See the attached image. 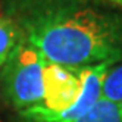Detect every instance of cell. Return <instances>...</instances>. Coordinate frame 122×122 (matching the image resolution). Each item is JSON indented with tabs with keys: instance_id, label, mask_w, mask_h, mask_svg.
Instances as JSON below:
<instances>
[{
	"instance_id": "obj_1",
	"label": "cell",
	"mask_w": 122,
	"mask_h": 122,
	"mask_svg": "<svg viewBox=\"0 0 122 122\" xmlns=\"http://www.w3.org/2000/svg\"><path fill=\"white\" fill-rule=\"evenodd\" d=\"M28 44L50 63L81 68L122 60V16L55 5L25 21Z\"/></svg>"
},
{
	"instance_id": "obj_2",
	"label": "cell",
	"mask_w": 122,
	"mask_h": 122,
	"mask_svg": "<svg viewBox=\"0 0 122 122\" xmlns=\"http://www.w3.org/2000/svg\"><path fill=\"white\" fill-rule=\"evenodd\" d=\"M109 68L107 63L72 68L47 62L43 100L24 109V118L30 122H76L102 99Z\"/></svg>"
},
{
	"instance_id": "obj_3",
	"label": "cell",
	"mask_w": 122,
	"mask_h": 122,
	"mask_svg": "<svg viewBox=\"0 0 122 122\" xmlns=\"http://www.w3.org/2000/svg\"><path fill=\"white\" fill-rule=\"evenodd\" d=\"M47 60L31 44L19 41L3 65V85L7 97L19 109L38 104L44 96L43 74Z\"/></svg>"
},
{
	"instance_id": "obj_4",
	"label": "cell",
	"mask_w": 122,
	"mask_h": 122,
	"mask_svg": "<svg viewBox=\"0 0 122 122\" xmlns=\"http://www.w3.org/2000/svg\"><path fill=\"white\" fill-rule=\"evenodd\" d=\"M76 122H122V102L100 99Z\"/></svg>"
},
{
	"instance_id": "obj_5",
	"label": "cell",
	"mask_w": 122,
	"mask_h": 122,
	"mask_svg": "<svg viewBox=\"0 0 122 122\" xmlns=\"http://www.w3.org/2000/svg\"><path fill=\"white\" fill-rule=\"evenodd\" d=\"M19 44V30L16 25L6 19L0 18V66L6 63L15 47Z\"/></svg>"
},
{
	"instance_id": "obj_6",
	"label": "cell",
	"mask_w": 122,
	"mask_h": 122,
	"mask_svg": "<svg viewBox=\"0 0 122 122\" xmlns=\"http://www.w3.org/2000/svg\"><path fill=\"white\" fill-rule=\"evenodd\" d=\"M102 99L110 102H122V63L115 68H109L103 80Z\"/></svg>"
},
{
	"instance_id": "obj_7",
	"label": "cell",
	"mask_w": 122,
	"mask_h": 122,
	"mask_svg": "<svg viewBox=\"0 0 122 122\" xmlns=\"http://www.w3.org/2000/svg\"><path fill=\"white\" fill-rule=\"evenodd\" d=\"M107 2L115 3V5H118V6H121V7H122V0H107Z\"/></svg>"
}]
</instances>
